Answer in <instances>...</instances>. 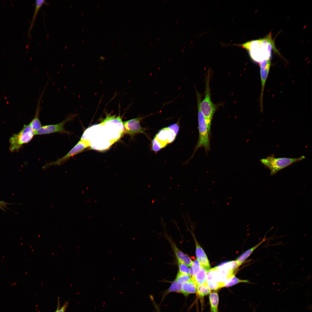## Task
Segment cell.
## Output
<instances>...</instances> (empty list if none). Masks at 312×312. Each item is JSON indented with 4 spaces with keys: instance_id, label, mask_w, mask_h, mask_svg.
<instances>
[{
    "instance_id": "1f68e13d",
    "label": "cell",
    "mask_w": 312,
    "mask_h": 312,
    "mask_svg": "<svg viewBox=\"0 0 312 312\" xmlns=\"http://www.w3.org/2000/svg\"><path fill=\"white\" fill-rule=\"evenodd\" d=\"M177 22H178V21H177V20L176 21V22H175V24H177Z\"/></svg>"
},
{
    "instance_id": "2e32d148",
    "label": "cell",
    "mask_w": 312,
    "mask_h": 312,
    "mask_svg": "<svg viewBox=\"0 0 312 312\" xmlns=\"http://www.w3.org/2000/svg\"><path fill=\"white\" fill-rule=\"evenodd\" d=\"M207 270L202 266V267L195 275L194 281L196 285L207 284Z\"/></svg>"
},
{
    "instance_id": "4316f807",
    "label": "cell",
    "mask_w": 312,
    "mask_h": 312,
    "mask_svg": "<svg viewBox=\"0 0 312 312\" xmlns=\"http://www.w3.org/2000/svg\"><path fill=\"white\" fill-rule=\"evenodd\" d=\"M68 303L67 302H65L64 305L60 309L58 307L55 312H65V311L67 307Z\"/></svg>"
},
{
    "instance_id": "d6986e66",
    "label": "cell",
    "mask_w": 312,
    "mask_h": 312,
    "mask_svg": "<svg viewBox=\"0 0 312 312\" xmlns=\"http://www.w3.org/2000/svg\"><path fill=\"white\" fill-rule=\"evenodd\" d=\"M201 267L202 265L197 259L193 261L190 266V275L191 279L194 281L195 275Z\"/></svg>"
},
{
    "instance_id": "8fae6325",
    "label": "cell",
    "mask_w": 312,
    "mask_h": 312,
    "mask_svg": "<svg viewBox=\"0 0 312 312\" xmlns=\"http://www.w3.org/2000/svg\"><path fill=\"white\" fill-rule=\"evenodd\" d=\"M192 235L196 246V255L197 259L202 266L207 271L210 269L211 265L205 251L201 247L193 234Z\"/></svg>"
},
{
    "instance_id": "ffe728a7",
    "label": "cell",
    "mask_w": 312,
    "mask_h": 312,
    "mask_svg": "<svg viewBox=\"0 0 312 312\" xmlns=\"http://www.w3.org/2000/svg\"><path fill=\"white\" fill-rule=\"evenodd\" d=\"M211 290L207 284L197 285V292L199 297L203 298L211 293Z\"/></svg>"
},
{
    "instance_id": "ba28073f",
    "label": "cell",
    "mask_w": 312,
    "mask_h": 312,
    "mask_svg": "<svg viewBox=\"0 0 312 312\" xmlns=\"http://www.w3.org/2000/svg\"><path fill=\"white\" fill-rule=\"evenodd\" d=\"M152 114L144 117L138 116L123 122V125L124 128V133L129 135L131 138L139 133L144 134L148 137L145 131L146 129L141 126L140 122L144 118Z\"/></svg>"
},
{
    "instance_id": "6da1fadb",
    "label": "cell",
    "mask_w": 312,
    "mask_h": 312,
    "mask_svg": "<svg viewBox=\"0 0 312 312\" xmlns=\"http://www.w3.org/2000/svg\"><path fill=\"white\" fill-rule=\"evenodd\" d=\"M235 45L246 50L252 61L258 64L265 60H271L273 51L280 55L276 47L271 32L263 38Z\"/></svg>"
},
{
    "instance_id": "8992f818",
    "label": "cell",
    "mask_w": 312,
    "mask_h": 312,
    "mask_svg": "<svg viewBox=\"0 0 312 312\" xmlns=\"http://www.w3.org/2000/svg\"><path fill=\"white\" fill-rule=\"evenodd\" d=\"M91 146L90 141L87 139L81 138L76 145L65 155L55 161L47 164L44 167L45 169L53 166L60 165L71 157L79 154Z\"/></svg>"
},
{
    "instance_id": "277c9868",
    "label": "cell",
    "mask_w": 312,
    "mask_h": 312,
    "mask_svg": "<svg viewBox=\"0 0 312 312\" xmlns=\"http://www.w3.org/2000/svg\"><path fill=\"white\" fill-rule=\"evenodd\" d=\"M35 132L29 124L25 125L18 133L10 138V150L12 152L18 151L22 146L30 142L35 135Z\"/></svg>"
},
{
    "instance_id": "7c38bea8",
    "label": "cell",
    "mask_w": 312,
    "mask_h": 312,
    "mask_svg": "<svg viewBox=\"0 0 312 312\" xmlns=\"http://www.w3.org/2000/svg\"><path fill=\"white\" fill-rule=\"evenodd\" d=\"M167 238L174 251L177 259L183 262L188 267H190L193 261L190 258L179 249L169 238Z\"/></svg>"
},
{
    "instance_id": "5bb4252c",
    "label": "cell",
    "mask_w": 312,
    "mask_h": 312,
    "mask_svg": "<svg viewBox=\"0 0 312 312\" xmlns=\"http://www.w3.org/2000/svg\"><path fill=\"white\" fill-rule=\"evenodd\" d=\"M197 292V285L195 282L191 279L181 285V293L187 296Z\"/></svg>"
},
{
    "instance_id": "ac0fdd59",
    "label": "cell",
    "mask_w": 312,
    "mask_h": 312,
    "mask_svg": "<svg viewBox=\"0 0 312 312\" xmlns=\"http://www.w3.org/2000/svg\"><path fill=\"white\" fill-rule=\"evenodd\" d=\"M45 3V0H36L35 1L34 12L29 28V31H30L32 29L38 13L41 7Z\"/></svg>"
},
{
    "instance_id": "e575fe53",
    "label": "cell",
    "mask_w": 312,
    "mask_h": 312,
    "mask_svg": "<svg viewBox=\"0 0 312 312\" xmlns=\"http://www.w3.org/2000/svg\"><path fill=\"white\" fill-rule=\"evenodd\" d=\"M151 42H150V44H151Z\"/></svg>"
},
{
    "instance_id": "4dcf8cb0",
    "label": "cell",
    "mask_w": 312,
    "mask_h": 312,
    "mask_svg": "<svg viewBox=\"0 0 312 312\" xmlns=\"http://www.w3.org/2000/svg\"><path fill=\"white\" fill-rule=\"evenodd\" d=\"M184 50H184V49H183V50H182V53H183V52L184 51Z\"/></svg>"
},
{
    "instance_id": "9a60e30c",
    "label": "cell",
    "mask_w": 312,
    "mask_h": 312,
    "mask_svg": "<svg viewBox=\"0 0 312 312\" xmlns=\"http://www.w3.org/2000/svg\"><path fill=\"white\" fill-rule=\"evenodd\" d=\"M265 237L258 244L245 251L237 257L236 260L238 262L239 266L242 264L250 256L254 251L265 241L266 238Z\"/></svg>"
},
{
    "instance_id": "836d02e7",
    "label": "cell",
    "mask_w": 312,
    "mask_h": 312,
    "mask_svg": "<svg viewBox=\"0 0 312 312\" xmlns=\"http://www.w3.org/2000/svg\"><path fill=\"white\" fill-rule=\"evenodd\" d=\"M185 46H184L183 47V48H184H184H185Z\"/></svg>"
},
{
    "instance_id": "603a6c76",
    "label": "cell",
    "mask_w": 312,
    "mask_h": 312,
    "mask_svg": "<svg viewBox=\"0 0 312 312\" xmlns=\"http://www.w3.org/2000/svg\"><path fill=\"white\" fill-rule=\"evenodd\" d=\"M191 279L190 275L182 273L179 271L175 280L179 284L182 285Z\"/></svg>"
},
{
    "instance_id": "30bf717a",
    "label": "cell",
    "mask_w": 312,
    "mask_h": 312,
    "mask_svg": "<svg viewBox=\"0 0 312 312\" xmlns=\"http://www.w3.org/2000/svg\"><path fill=\"white\" fill-rule=\"evenodd\" d=\"M176 136L172 131L167 127L159 130L154 137L165 147L168 144L172 142Z\"/></svg>"
},
{
    "instance_id": "83f0119b",
    "label": "cell",
    "mask_w": 312,
    "mask_h": 312,
    "mask_svg": "<svg viewBox=\"0 0 312 312\" xmlns=\"http://www.w3.org/2000/svg\"><path fill=\"white\" fill-rule=\"evenodd\" d=\"M7 204V203L3 201H0V208L2 209L3 207H6Z\"/></svg>"
},
{
    "instance_id": "4fadbf2b",
    "label": "cell",
    "mask_w": 312,
    "mask_h": 312,
    "mask_svg": "<svg viewBox=\"0 0 312 312\" xmlns=\"http://www.w3.org/2000/svg\"><path fill=\"white\" fill-rule=\"evenodd\" d=\"M44 91H43L42 92L38 102L37 108L34 117L29 124L35 132L42 126L39 119V114L40 110V101Z\"/></svg>"
},
{
    "instance_id": "9c48e42d",
    "label": "cell",
    "mask_w": 312,
    "mask_h": 312,
    "mask_svg": "<svg viewBox=\"0 0 312 312\" xmlns=\"http://www.w3.org/2000/svg\"><path fill=\"white\" fill-rule=\"evenodd\" d=\"M261 81V90L259 99V103L261 111L263 110V96L265 84L267 79L271 65V60H265L259 64Z\"/></svg>"
},
{
    "instance_id": "7a4b0ae2",
    "label": "cell",
    "mask_w": 312,
    "mask_h": 312,
    "mask_svg": "<svg viewBox=\"0 0 312 312\" xmlns=\"http://www.w3.org/2000/svg\"><path fill=\"white\" fill-rule=\"evenodd\" d=\"M209 79L210 72L209 71L206 80L205 96L202 101L201 94L197 91L196 94L197 103L205 117L209 130L210 132L211 121L217 106L213 103L211 99Z\"/></svg>"
},
{
    "instance_id": "d590c367",
    "label": "cell",
    "mask_w": 312,
    "mask_h": 312,
    "mask_svg": "<svg viewBox=\"0 0 312 312\" xmlns=\"http://www.w3.org/2000/svg\"><path fill=\"white\" fill-rule=\"evenodd\" d=\"M166 1V0H164V1Z\"/></svg>"
},
{
    "instance_id": "52a82bcc",
    "label": "cell",
    "mask_w": 312,
    "mask_h": 312,
    "mask_svg": "<svg viewBox=\"0 0 312 312\" xmlns=\"http://www.w3.org/2000/svg\"><path fill=\"white\" fill-rule=\"evenodd\" d=\"M77 116V114H70L65 120L59 123L42 126L35 132V135L47 134L55 132L70 134V132L65 129V125L68 122L73 120Z\"/></svg>"
},
{
    "instance_id": "cb8c5ba5",
    "label": "cell",
    "mask_w": 312,
    "mask_h": 312,
    "mask_svg": "<svg viewBox=\"0 0 312 312\" xmlns=\"http://www.w3.org/2000/svg\"><path fill=\"white\" fill-rule=\"evenodd\" d=\"M164 146L155 137L151 142V148L155 153H157L164 148Z\"/></svg>"
},
{
    "instance_id": "5b68a950",
    "label": "cell",
    "mask_w": 312,
    "mask_h": 312,
    "mask_svg": "<svg viewBox=\"0 0 312 312\" xmlns=\"http://www.w3.org/2000/svg\"><path fill=\"white\" fill-rule=\"evenodd\" d=\"M197 105L199 138L194 150V153L201 147H203L207 152L210 150L209 135L210 132L209 130L205 117L198 103Z\"/></svg>"
},
{
    "instance_id": "f1b7e54d",
    "label": "cell",
    "mask_w": 312,
    "mask_h": 312,
    "mask_svg": "<svg viewBox=\"0 0 312 312\" xmlns=\"http://www.w3.org/2000/svg\"><path fill=\"white\" fill-rule=\"evenodd\" d=\"M156 309H157V312H160L159 311V310H158V309H157V308Z\"/></svg>"
},
{
    "instance_id": "484cf974",
    "label": "cell",
    "mask_w": 312,
    "mask_h": 312,
    "mask_svg": "<svg viewBox=\"0 0 312 312\" xmlns=\"http://www.w3.org/2000/svg\"><path fill=\"white\" fill-rule=\"evenodd\" d=\"M179 120H179L176 123L170 125L168 127L176 135L178 133L180 128Z\"/></svg>"
},
{
    "instance_id": "7402d4cb",
    "label": "cell",
    "mask_w": 312,
    "mask_h": 312,
    "mask_svg": "<svg viewBox=\"0 0 312 312\" xmlns=\"http://www.w3.org/2000/svg\"><path fill=\"white\" fill-rule=\"evenodd\" d=\"M181 285L179 284L175 279L171 283V285L169 288L165 291V296L167 294L172 292H176L181 293Z\"/></svg>"
},
{
    "instance_id": "3957f363",
    "label": "cell",
    "mask_w": 312,
    "mask_h": 312,
    "mask_svg": "<svg viewBox=\"0 0 312 312\" xmlns=\"http://www.w3.org/2000/svg\"><path fill=\"white\" fill-rule=\"evenodd\" d=\"M305 158V157L303 155L296 158H277L272 154L259 161L262 164L270 170L271 175H273L279 171Z\"/></svg>"
},
{
    "instance_id": "e0dca14e",
    "label": "cell",
    "mask_w": 312,
    "mask_h": 312,
    "mask_svg": "<svg viewBox=\"0 0 312 312\" xmlns=\"http://www.w3.org/2000/svg\"><path fill=\"white\" fill-rule=\"evenodd\" d=\"M209 301L211 307V312H218V307L219 298L216 291L211 292L209 295Z\"/></svg>"
},
{
    "instance_id": "f546056e",
    "label": "cell",
    "mask_w": 312,
    "mask_h": 312,
    "mask_svg": "<svg viewBox=\"0 0 312 312\" xmlns=\"http://www.w3.org/2000/svg\"><path fill=\"white\" fill-rule=\"evenodd\" d=\"M159 38H158L157 39V41H159Z\"/></svg>"
},
{
    "instance_id": "44dd1931",
    "label": "cell",
    "mask_w": 312,
    "mask_h": 312,
    "mask_svg": "<svg viewBox=\"0 0 312 312\" xmlns=\"http://www.w3.org/2000/svg\"><path fill=\"white\" fill-rule=\"evenodd\" d=\"M240 283H250V282L248 280L240 279L236 277L235 275H234L225 283L224 287H231Z\"/></svg>"
},
{
    "instance_id": "d4e9b609",
    "label": "cell",
    "mask_w": 312,
    "mask_h": 312,
    "mask_svg": "<svg viewBox=\"0 0 312 312\" xmlns=\"http://www.w3.org/2000/svg\"><path fill=\"white\" fill-rule=\"evenodd\" d=\"M177 261L179 271L182 273L190 275V270L188 267L180 261L177 260Z\"/></svg>"
},
{
    "instance_id": "d6a6232c",
    "label": "cell",
    "mask_w": 312,
    "mask_h": 312,
    "mask_svg": "<svg viewBox=\"0 0 312 312\" xmlns=\"http://www.w3.org/2000/svg\"><path fill=\"white\" fill-rule=\"evenodd\" d=\"M158 47H157V48H156V50H158Z\"/></svg>"
}]
</instances>
